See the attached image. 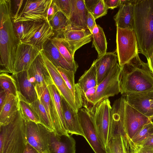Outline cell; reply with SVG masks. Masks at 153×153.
I'll return each instance as SVG.
<instances>
[{
    "mask_svg": "<svg viewBox=\"0 0 153 153\" xmlns=\"http://www.w3.org/2000/svg\"><path fill=\"white\" fill-rule=\"evenodd\" d=\"M77 113L84 137L95 153H107L98 134L91 113L84 108L79 109Z\"/></svg>",
    "mask_w": 153,
    "mask_h": 153,
    "instance_id": "10",
    "label": "cell"
},
{
    "mask_svg": "<svg viewBox=\"0 0 153 153\" xmlns=\"http://www.w3.org/2000/svg\"><path fill=\"white\" fill-rule=\"evenodd\" d=\"M10 0H0V72L13 74L16 51L21 42L13 27Z\"/></svg>",
    "mask_w": 153,
    "mask_h": 153,
    "instance_id": "1",
    "label": "cell"
},
{
    "mask_svg": "<svg viewBox=\"0 0 153 153\" xmlns=\"http://www.w3.org/2000/svg\"><path fill=\"white\" fill-rule=\"evenodd\" d=\"M135 1L120 0L119 10L114 17L117 28L133 30Z\"/></svg>",
    "mask_w": 153,
    "mask_h": 153,
    "instance_id": "20",
    "label": "cell"
},
{
    "mask_svg": "<svg viewBox=\"0 0 153 153\" xmlns=\"http://www.w3.org/2000/svg\"><path fill=\"white\" fill-rule=\"evenodd\" d=\"M152 120L153 119V116L152 117Z\"/></svg>",
    "mask_w": 153,
    "mask_h": 153,
    "instance_id": "50",
    "label": "cell"
},
{
    "mask_svg": "<svg viewBox=\"0 0 153 153\" xmlns=\"http://www.w3.org/2000/svg\"><path fill=\"white\" fill-rule=\"evenodd\" d=\"M133 30L139 52L148 60L153 53V0H136Z\"/></svg>",
    "mask_w": 153,
    "mask_h": 153,
    "instance_id": "3",
    "label": "cell"
},
{
    "mask_svg": "<svg viewBox=\"0 0 153 153\" xmlns=\"http://www.w3.org/2000/svg\"><path fill=\"white\" fill-rule=\"evenodd\" d=\"M19 94V97L31 104L38 99L33 84L30 81L27 70L13 74Z\"/></svg>",
    "mask_w": 153,
    "mask_h": 153,
    "instance_id": "19",
    "label": "cell"
},
{
    "mask_svg": "<svg viewBox=\"0 0 153 153\" xmlns=\"http://www.w3.org/2000/svg\"><path fill=\"white\" fill-rule=\"evenodd\" d=\"M7 94L5 91L0 88V109H1L6 101Z\"/></svg>",
    "mask_w": 153,
    "mask_h": 153,
    "instance_id": "45",
    "label": "cell"
},
{
    "mask_svg": "<svg viewBox=\"0 0 153 153\" xmlns=\"http://www.w3.org/2000/svg\"><path fill=\"white\" fill-rule=\"evenodd\" d=\"M116 41L118 64L121 67L139 53L137 39L133 30L117 28Z\"/></svg>",
    "mask_w": 153,
    "mask_h": 153,
    "instance_id": "6",
    "label": "cell"
},
{
    "mask_svg": "<svg viewBox=\"0 0 153 153\" xmlns=\"http://www.w3.org/2000/svg\"><path fill=\"white\" fill-rule=\"evenodd\" d=\"M122 124L120 117L111 116L107 153H139L142 146L134 143L125 134Z\"/></svg>",
    "mask_w": 153,
    "mask_h": 153,
    "instance_id": "5",
    "label": "cell"
},
{
    "mask_svg": "<svg viewBox=\"0 0 153 153\" xmlns=\"http://www.w3.org/2000/svg\"><path fill=\"white\" fill-rule=\"evenodd\" d=\"M61 96L62 114L67 132L68 134L84 137L77 112L75 111Z\"/></svg>",
    "mask_w": 153,
    "mask_h": 153,
    "instance_id": "22",
    "label": "cell"
},
{
    "mask_svg": "<svg viewBox=\"0 0 153 153\" xmlns=\"http://www.w3.org/2000/svg\"><path fill=\"white\" fill-rule=\"evenodd\" d=\"M141 146L153 148V134L150 135L143 142Z\"/></svg>",
    "mask_w": 153,
    "mask_h": 153,
    "instance_id": "46",
    "label": "cell"
},
{
    "mask_svg": "<svg viewBox=\"0 0 153 153\" xmlns=\"http://www.w3.org/2000/svg\"><path fill=\"white\" fill-rule=\"evenodd\" d=\"M54 35L49 22L45 21L33 35L24 43L31 45L42 51L47 42Z\"/></svg>",
    "mask_w": 153,
    "mask_h": 153,
    "instance_id": "25",
    "label": "cell"
},
{
    "mask_svg": "<svg viewBox=\"0 0 153 153\" xmlns=\"http://www.w3.org/2000/svg\"><path fill=\"white\" fill-rule=\"evenodd\" d=\"M91 33L93 39L92 47L95 48L98 56L107 52V42L102 28L97 24Z\"/></svg>",
    "mask_w": 153,
    "mask_h": 153,
    "instance_id": "31",
    "label": "cell"
},
{
    "mask_svg": "<svg viewBox=\"0 0 153 153\" xmlns=\"http://www.w3.org/2000/svg\"><path fill=\"white\" fill-rule=\"evenodd\" d=\"M121 67L117 62L108 76L97 86L94 106L102 100L120 92L119 76Z\"/></svg>",
    "mask_w": 153,
    "mask_h": 153,
    "instance_id": "11",
    "label": "cell"
},
{
    "mask_svg": "<svg viewBox=\"0 0 153 153\" xmlns=\"http://www.w3.org/2000/svg\"><path fill=\"white\" fill-rule=\"evenodd\" d=\"M47 86L56 112L61 124L66 130L62 114L60 93L53 82Z\"/></svg>",
    "mask_w": 153,
    "mask_h": 153,
    "instance_id": "32",
    "label": "cell"
},
{
    "mask_svg": "<svg viewBox=\"0 0 153 153\" xmlns=\"http://www.w3.org/2000/svg\"><path fill=\"white\" fill-rule=\"evenodd\" d=\"M41 51L31 45L20 42L15 54L13 74L27 70Z\"/></svg>",
    "mask_w": 153,
    "mask_h": 153,
    "instance_id": "13",
    "label": "cell"
},
{
    "mask_svg": "<svg viewBox=\"0 0 153 153\" xmlns=\"http://www.w3.org/2000/svg\"><path fill=\"white\" fill-rule=\"evenodd\" d=\"M72 7L69 19L70 24L73 26L88 29L87 19L88 11L84 0H71Z\"/></svg>",
    "mask_w": 153,
    "mask_h": 153,
    "instance_id": "24",
    "label": "cell"
},
{
    "mask_svg": "<svg viewBox=\"0 0 153 153\" xmlns=\"http://www.w3.org/2000/svg\"><path fill=\"white\" fill-rule=\"evenodd\" d=\"M99 0H84L85 6L88 11L92 13Z\"/></svg>",
    "mask_w": 153,
    "mask_h": 153,
    "instance_id": "44",
    "label": "cell"
},
{
    "mask_svg": "<svg viewBox=\"0 0 153 153\" xmlns=\"http://www.w3.org/2000/svg\"><path fill=\"white\" fill-rule=\"evenodd\" d=\"M59 11L69 19L71 10V0H54Z\"/></svg>",
    "mask_w": 153,
    "mask_h": 153,
    "instance_id": "39",
    "label": "cell"
},
{
    "mask_svg": "<svg viewBox=\"0 0 153 153\" xmlns=\"http://www.w3.org/2000/svg\"><path fill=\"white\" fill-rule=\"evenodd\" d=\"M52 1H26L18 14L13 19V22H38L48 21L47 11Z\"/></svg>",
    "mask_w": 153,
    "mask_h": 153,
    "instance_id": "8",
    "label": "cell"
},
{
    "mask_svg": "<svg viewBox=\"0 0 153 153\" xmlns=\"http://www.w3.org/2000/svg\"><path fill=\"white\" fill-rule=\"evenodd\" d=\"M27 143L25 120L19 109L8 123L0 125V153H23Z\"/></svg>",
    "mask_w": 153,
    "mask_h": 153,
    "instance_id": "4",
    "label": "cell"
},
{
    "mask_svg": "<svg viewBox=\"0 0 153 153\" xmlns=\"http://www.w3.org/2000/svg\"><path fill=\"white\" fill-rule=\"evenodd\" d=\"M77 83L85 93L89 88L97 86V71L94 62L90 68L80 77Z\"/></svg>",
    "mask_w": 153,
    "mask_h": 153,
    "instance_id": "30",
    "label": "cell"
},
{
    "mask_svg": "<svg viewBox=\"0 0 153 153\" xmlns=\"http://www.w3.org/2000/svg\"><path fill=\"white\" fill-rule=\"evenodd\" d=\"M108 10L104 0H99L91 13L96 20L106 15Z\"/></svg>",
    "mask_w": 153,
    "mask_h": 153,
    "instance_id": "40",
    "label": "cell"
},
{
    "mask_svg": "<svg viewBox=\"0 0 153 153\" xmlns=\"http://www.w3.org/2000/svg\"><path fill=\"white\" fill-rule=\"evenodd\" d=\"M20 109L19 97L7 95L4 105L0 109V125L7 124Z\"/></svg>",
    "mask_w": 153,
    "mask_h": 153,
    "instance_id": "27",
    "label": "cell"
},
{
    "mask_svg": "<svg viewBox=\"0 0 153 153\" xmlns=\"http://www.w3.org/2000/svg\"><path fill=\"white\" fill-rule=\"evenodd\" d=\"M105 5L108 9H113L119 7L120 5V0H104Z\"/></svg>",
    "mask_w": 153,
    "mask_h": 153,
    "instance_id": "43",
    "label": "cell"
},
{
    "mask_svg": "<svg viewBox=\"0 0 153 153\" xmlns=\"http://www.w3.org/2000/svg\"><path fill=\"white\" fill-rule=\"evenodd\" d=\"M42 51L49 61L56 68L60 67L75 73L77 70L64 59L50 39L45 45Z\"/></svg>",
    "mask_w": 153,
    "mask_h": 153,
    "instance_id": "26",
    "label": "cell"
},
{
    "mask_svg": "<svg viewBox=\"0 0 153 153\" xmlns=\"http://www.w3.org/2000/svg\"><path fill=\"white\" fill-rule=\"evenodd\" d=\"M56 68L71 92L76 106L78 110L82 108V106L78 91L76 88V84L74 82L75 73L73 71L67 70L60 67Z\"/></svg>",
    "mask_w": 153,
    "mask_h": 153,
    "instance_id": "29",
    "label": "cell"
},
{
    "mask_svg": "<svg viewBox=\"0 0 153 153\" xmlns=\"http://www.w3.org/2000/svg\"><path fill=\"white\" fill-rule=\"evenodd\" d=\"M59 11V8L54 0H52L47 11V20L49 22L51 21Z\"/></svg>",
    "mask_w": 153,
    "mask_h": 153,
    "instance_id": "41",
    "label": "cell"
},
{
    "mask_svg": "<svg viewBox=\"0 0 153 153\" xmlns=\"http://www.w3.org/2000/svg\"><path fill=\"white\" fill-rule=\"evenodd\" d=\"M49 153H76V141L69 134L59 135L50 131Z\"/></svg>",
    "mask_w": 153,
    "mask_h": 153,
    "instance_id": "21",
    "label": "cell"
},
{
    "mask_svg": "<svg viewBox=\"0 0 153 153\" xmlns=\"http://www.w3.org/2000/svg\"><path fill=\"white\" fill-rule=\"evenodd\" d=\"M147 60L149 68L153 74V53L149 59Z\"/></svg>",
    "mask_w": 153,
    "mask_h": 153,
    "instance_id": "49",
    "label": "cell"
},
{
    "mask_svg": "<svg viewBox=\"0 0 153 153\" xmlns=\"http://www.w3.org/2000/svg\"><path fill=\"white\" fill-rule=\"evenodd\" d=\"M30 104L38 115L41 124L50 130L55 132L54 128L49 118L47 112L40 100L38 98Z\"/></svg>",
    "mask_w": 153,
    "mask_h": 153,
    "instance_id": "34",
    "label": "cell"
},
{
    "mask_svg": "<svg viewBox=\"0 0 153 153\" xmlns=\"http://www.w3.org/2000/svg\"><path fill=\"white\" fill-rule=\"evenodd\" d=\"M123 96L126 102L152 119L153 116V91L128 94Z\"/></svg>",
    "mask_w": 153,
    "mask_h": 153,
    "instance_id": "15",
    "label": "cell"
},
{
    "mask_svg": "<svg viewBox=\"0 0 153 153\" xmlns=\"http://www.w3.org/2000/svg\"><path fill=\"white\" fill-rule=\"evenodd\" d=\"M49 22L55 35L62 34L70 25L68 19L60 11Z\"/></svg>",
    "mask_w": 153,
    "mask_h": 153,
    "instance_id": "33",
    "label": "cell"
},
{
    "mask_svg": "<svg viewBox=\"0 0 153 153\" xmlns=\"http://www.w3.org/2000/svg\"><path fill=\"white\" fill-rule=\"evenodd\" d=\"M152 121L151 118L144 115L125 101L123 130L131 139L146 124Z\"/></svg>",
    "mask_w": 153,
    "mask_h": 153,
    "instance_id": "12",
    "label": "cell"
},
{
    "mask_svg": "<svg viewBox=\"0 0 153 153\" xmlns=\"http://www.w3.org/2000/svg\"><path fill=\"white\" fill-rule=\"evenodd\" d=\"M87 24L88 29L92 33L94 28L97 24L94 16L92 13L89 12H88V14Z\"/></svg>",
    "mask_w": 153,
    "mask_h": 153,
    "instance_id": "42",
    "label": "cell"
},
{
    "mask_svg": "<svg viewBox=\"0 0 153 153\" xmlns=\"http://www.w3.org/2000/svg\"><path fill=\"white\" fill-rule=\"evenodd\" d=\"M23 153H39V152L27 142Z\"/></svg>",
    "mask_w": 153,
    "mask_h": 153,
    "instance_id": "47",
    "label": "cell"
},
{
    "mask_svg": "<svg viewBox=\"0 0 153 153\" xmlns=\"http://www.w3.org/2000/svg\"><path fill=\"white\" fill-rule=\"evenodd\" d=\"M50 40L67 61L77 70L78 66L74 59V54L62 36L61 35H54Z\"/></svg>",
    "mask_w": 153,
    "mask_h": 153,
    "instance_id": "28",
    "label": "cell"
},
{
    "mask_svg": "<svg viewBox=\"0 0 153 153\" xmlns=\"http://www.w3.org/2000/svg\"><path fill=\"white\" fill-rule=\"evenodd\" d=\"M153 134V122L145 125L133 137L132 140L135 143L141 145L143 142Z\"/></svg>",
    "mask_w": 153,
    "mask_h": 153,
    "instance_id": "37",
    "label": "cell"
},
{
    "mask_svg": "<svg viewBox=\"0 0 153 153\" xmlns=\"http://www.w3.org/2000/svg\"><path fill=\"white\" fill-rule=\"evenodd\" d=\"M111 109L107 98L98 103L91 113L99 137L105 148L109 139Z\"/></svg>",
    "mask_w": 153,
    "mask_h": 153,
    "instance_id": "7",
    "label": "cell"
},
{
    "mask_svg": "<svg viewBox=\"0 0 153 153\" xmlns=\"http://www.w3.org/2000/svg\"><path fill=\"white\" fill-rule=\"evenodd\" d=\"M19 99V108L24 119L41 124L38 115L30 104L20 98Z\"/></svg>",
    "mask_w": 153,
    "mask_h": 153,
    "instance_id": "36",
    "label": "cell"
},
{
    "mask_svg": "<svg viewBox=\"0 0 153 153\" xmlns=\"http://www.w3.org/2000/svg\"><path fill=\"white\" fill-rule=\"evenodd\" d=\"M35 22H13L14 31L16 36L20 41L23 39Z\"/></svg>",
    "mask_w": 153,
    "mask_h": 153,
    "instance_id": "38",
    "label": "cell"
},
{
    "mask_svg": "<svg viewBox=\"0 0 153 153\" xmlns=\"http://www.w3.org/2000/svg\"><path fill=\"white\" fill-rule=\"evenodd\" d=\"M41 53L53 82L61 95L64 98L70 106L75 111L78 112V110L76 106L72 94L57 68L49 61L42 51H41Z\"/></svg>",
    "mask_w": 153,
    "mask_h": 153,
    "instance_id": "16",
    "label": "cell"
},
{
    "mask_svg": "<svg viewBox=\"0 0 153 153\" xmlns=\"http://www.w3.org/2000/svg\"><path fill=\"white\" fill-rule=\"evenodd\" d=\"M139 153H153V148L142 146Z\"/></svg>",
    "mask_w": 153,
    "mask_h": 153,
    "instance_id": "48",
    "label": "cell"
},
{
    "mask_svg": "<svg viewBox=\"0 0 153 153\" xmlns=\"http://www.w3.org/2000/svg\"><path fill=\"white\" fill-rule=\"evenodd\" d=\"M139 53L121 67L119 82L123 96L153 91V74L148 63L140 59Z\"/></svg>",
    "mask_w": 153,
    "mask_h": 153,
    "instance_id": "2",
    "label": "cell"
},
{
    "mask_svg": "<svg viewBox=\"0 0 153 153\" xmlns=\"http://www.w3.org/2000/svg\"><path fill=\"white\" fill-rule=\"evenodd\" d=\"M27 71L30 81L35 87L42 85L45 83L48 85L53 83L41 52Z\"/></svg>",
    "mask_w": 153,
    "mask_h": 153,
    "instance_id": "18",
    "label": "cell"
},
{
    "mask_svg": "<svg viewBox=\"0 0 153 153\" xmlns=\"http://www.w3.org/2000/svg\"><path fill=\"white\" fill-rule=\"evenodd\" d=\"M35 88L38 98L47 112L55 132L59 135L69 134L61 124L56 112L47 85L45 83L42 85L37 86Z\"/></svg>",
    "mask_w": 153,
    "mask_h": 153,
    "instance_id": "14",
    "label": "cell"
},
{
    "mask_svg": "<svg viewBox=\"0 0 153 153\" xmlns=\"http://www.w3.org/2000/svg\"><path fill=\"white\" fill-rule=\"evenodd\" d=\"M0 88L7 94H12L19 97L16 81L12 76L7 73H1L0 74Z\"/></svg>",
    "mask_w": 153,
    "mask_h": 153,
    "instance_id": "35",
    "label": "cell"
},
{
    "mask_svg": "<svg viewBox=\"0 0 153 153\" xmlns=\"http://www.w3.org/2000/svg\"><path fill=\"white\" fill-rule=\"evenodd\" d=\"M117 61V56L113 52H106L98 56L94 61L97 71V85L108 76Z\"/></svg>",
    "mask_w": 153,
    "mask_h": 153,
    "instance_id": "23",
    "label": "cell"
},
{
    "mask_svg": "<svg viewBox=\"0 0 153 153\" xmlns=\"http://www.w3.org/2000/svg\"><path fill=\"white\" fill-rule=\"evenodd\" d=\"M25 125L27 142L39 153H49L50 130L41 124L25 120Z\"/></svg>",
    "mask_w": 153,
    "mask_h": 153,
    "instance_id": "9",
    "label": "cell"
},
{
    "mask_svg": "<svg viewBox=\"0 0 153 153\" xmlns=\"http://www.w3.org/2000/svg\"><path fill=\"white\" fill-rule=\"evenodd\" d=\"M61 35L68 43L74 54L84 45L90 42L92 34L88 30L70 25Z\"/></svg>",
    "mask_w": 153,
    "mask_h": 153,
    "instance_id": "17",
    "label": "cell"
}]
</instances>
